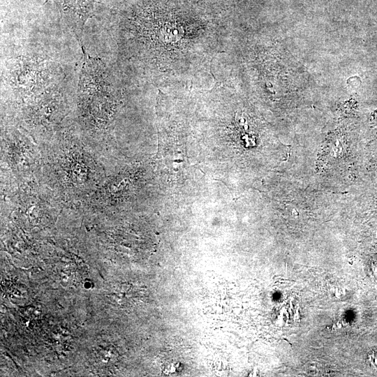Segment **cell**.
I'll use <instances>...</instances> for the list:
<instances>
[{
  "label": "cell",
  "instance_id": "obj_2",
  "mask_svg": "<svg viewBox=\"0 0 377 377\" xmlns=\"http://www.w3.org/2000/svg\"><path fill=\"white\" fill-rule=\"evenodd\" d=\"M367 361L373 367L377 368V348L369 352L367 354Z\"/></svg>",
  "mask_w": 377,
  "mask_h": 377
},
{
  "label": "cell",
  "instance_id": "obj_1",
  "mask_svg": "<svg viewBox=\"0 0 377 377\" xmlns=\"http://www.w3.org/2000/svg\"><path fill=\"white\" fill-rule=\"evenodd\" d=\"M61 11L70 31L82 47L84 25L90 16L94 0H61Z\"/></svg>",
  "mask_w": 377,
  "mask_h": 377
}]
</instances>
